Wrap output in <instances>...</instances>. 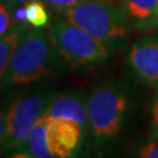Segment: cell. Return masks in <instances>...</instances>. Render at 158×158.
Listing matches in <instances>:
<instances>
[{
    "instance_id": "cell-1",
    "label": "cell",
    "mask_w": 158,
    "mask_h": 158,
    "mask_svg": "<svg viewBox=\"0 0 158 158\" xmlns=\"http://www.w3.org/2000/svg\"><path fill=\"white\" fill-rule=\"evenodd\" d=\"M60 59L45 31L34 27L25 29L5 75V85H31L56 75L62 67Z\"/></svg>"
},
{
    "instance_id": "cell-2",
    "label": "cell",
    "mask_w": 158,
    "mask_h": 158,
    "mask_svg": "<svg viewBox=\"0 0 158 158\" xmlns=\"http://www.w3.org/2000/svg\"><path fill=\"white\" fill-rule=\"evenodd\" d=\"M63 17L108 46L129 34V19L113 0H82L63 12Z\"/></svg>"
},
{
    "instance_id": "cell-3",
    "label": "cell",
    "mask_w": 158,
    "mask_h": 158,
    "mask_svg": "<svg viewBox=\"0 0 158 158\" xmlns=\"http://www.w3.org/2000/svg\"><path fill=\"white\" fill-rule=\"evenodd\" d=\"M47 34L59 55L72 69L95 66L110 55L109 46L67 20L54 21Z\"/></svg>"
},
{
    "instance_id": "cell-4",
    "label": "cell",
    "mask_w": 158,
    "mask_h": 158,
    "mask_svg": "<svg viewBox=\"0 0 158 158\" xmlns=\"http://www.w3.org/2000/svg\"><path fill=\"white\" fill-rule=\"evenodd\" d=\"M89 127L95 138L106 141L117 137L128 110V96L115 83L94 85L85 97Z\"/></svg>"
},
{
    "instance_id": "cell-5",
    "label": "cell",
    "mask_w": 158,
    "mask_h": 158,
    "mask_svg": "<svg viewBox=\"0 0 158 158\" xmlns=\"http://www.w3.org/2000/svg\"><path fill=\"white\" fill-rule=\"evenodd\" d=\"M54 94L40 90L19 96L11 102L5 115L6 138L2 149L17 151L23 149L31 130L44 115Z\"/></svg>"
},
{
    "instance_id": "cell-6",
    "label": "cell",
    "mask_w": 158,
    "mask_h": 158,
    "mask_svg": "<svg viewBox=\"0 0 158 158\" xmlns=\"http://www.w3.org/2000/svg\"><path fill=\"white\" fill-rule=\"evenodd\" d=\"M83 131V128L73 121L48 117L47 143L52 156L68 158L76 155L82 143Z\"/></svg>"
},
{
    "instance_id": "cell-7",
    "label": "cell",
    "mask_w": 158,
    "mask_h": 158,
    "mask_svg": "<svg viewBox=\"0 0 158 158\" xmlns=\"http://www.w3.org/2000/svg\"><path fill=\"white\" fill-rule=\"evenodd\" d=\"M130 69L145 85H158V36L136 41L128 53Z\"/></svg>"
},
{
    "instance_id": "cell-8",
    "label": "cell",
    "mask_w": 158,
    "mask_h": 158,
    "mask_svg": "<svg viewBox=\"0 0 158 158\" xmlns=\"http://www.w3.org/2000/svg\"><path fill=\"white\" fill-rule=\"evenodd\" d=\"M44 116L49 118L73 121L82 127L85 131L89 127L87 102L77 91H63L61 94H54Z\"/></svg>"
},
{
    "instance_id": "cell-9",
    "label": "cell",
    "mask_w": 158,
    "mask_h": 158,
    "mask_svg": "<svg viewBox=\"0 0 158 158\" xmlns=\"http://www.w3.org/2000/svg\"><path fill=\"white\" fill-rule=\"evenodd\" d=\"M137 27L148 28L158 23V0H113Z\"/></svg>"
},
{
    "instance_id": "cell-10",
    "label": "cell",
    "mask_w": 158,
    "mask_h": 158,
    "mask_svg": "<svg viewBox=\"0 0 158 158\" xmlns=\"http://www.w3.org/2000/svg\"><path fill=\"white\" fill-rule=\"evenodd\" d=\"M48 117L42 116L31 130L26 143L23 145L25 151L29 157L34 158H53L47 143Z\"/></svg>"
},
{
    "instance_id": "cell-11",
    "label": "cell",
    "mask_w": 158,
    "mask_h": 158,
    "mask_svg": "<svg viewBox=\"0 0 158 158\" xmlns=\"http://www.w3.org/2000/svg\"><path fill=\"white\" fill-rule=\"evenodd\" d=\"M25 25H13L12 28L0 39V81L5 79L7 69L17 48L19 40L25 31Z\"/></svg>"
},
{
    "instance_id": "cell-12",
    "label": "cell",
    "mask_w": 158,
    "mask_h": 158,
    "mask_svg": "<svg viewBox=\"0 0 158 158\" xmlns=\"http://www.w3.org/2000/svg\"><path fill=\"white\" fill-rule=\"evenodd\" d=\"M26 23L34 28H42L49 23V13L47 5L42 0H29L25 5Z\"/></svg>"
},
{
    "instance_id": "cell-13",
    "label": "cell",
    "mask_w": 158,
    "mask_h": 158,
    "mask_svg": "<svg viewBox=\"0 0 158 158\" xmlns=\"http://www.w3.org/2000/svg\"><path fill=\"white\" fill-rule=\"evenodd\" d=\"M12 12L5 2L0 1V39L12 28Z\"/></svg>"
},
{
    "instance_id": "cell-14",
    "label": "cell",
    "mask_w": 158,
    "mask_h": 158,
    "mask_svg": "<svg viewBox=\"0 0 158 158\" xmlns=\"http://www.w3.org/2000/svg\"><path fill=\"white\" fill-rule=\"evenodd\" d=\"M46 5L53 11L56 12H64L66 10L77 5L82 0H42Z\"/></svg>"
},
{
    "instance_id": "cell-15",
    "label": "cell",
    "mask_w": 158,
    "mask_h": 158,
    "mask_svg": "<svg viewBox=\"0 0 158 158\" xmlns=\"http://www.w3.org/2000/svg\"><path fill=\"white\" fill-rule=\"evenodd\" d=\"M138 156L142 158H158V139L152 138L147 142L138 151Z\"/></svg>"
},
{
    "instance_id": "cell-16",
    "label": "cell",
    "mask_w": 158,
    "mask_h": 158,
    "mask_svg": "<svg viewBox=\"0 0 158 158\" xmlns=\"http://www.w3.org/2000/svg\"><path fill=\"white\" fill-rule=\"evenodd\" d=\"M152 138H157L158 139V93L155 96V100L152 103Z\"/></svg>"
},
{
    "instance_id": "cell-17",
    "label": "cell",
    "mask_w": 158,
    "mask_h": 158,
    "mask_svg": "<svg viewBox=\"0 0 158 158\" xmlns=\"http://www.w3.org/2000/svg\"><path fill=\"white\" fill-rule=\"evenodd\" d=\"M6 138V121L5 115L0 113V147L2 148Z\"/></svg>"
}]
</instances>
